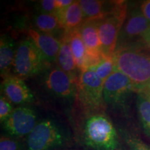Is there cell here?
<instances>
[{
  "label": "cell",
  "instance_id": "cell-23",
  "mask_svg": "<svg viewBox=\"0 0 150 150\" xmlns=\"http://www.w3.org/2000/svg\"><path fill=\"white\" fill-rule=\"evenodd\" d=\"M37 10L41 13L56 15V0H42L37 4Z\"/></svg>",
  "mask_w": 150,
  "mask_h": 150
},
{
  "label": "cell",
  "instance_id": "cell-8",
  "mask_svg": "<svg viewBox=\"0 0 150 150\" xmlns=\"http://www.w3.org/2000/svg\"><path fill=\"white\" fill-rule=\"evenodd\" d=\"M131 92H135V89L130 79L117 70L114 71L104 83V102L112 107L122 106Z\"/></svg>",
  "mask_w": 150,
  "mask_h": 150
},
{
  "label": "cell",
  "instance_id": "cell-3",
  "mask_svg": "<svg viewBox=\"0 0 150 150\" xmlns=\"http://www.w3.org/2000/svg\"><path fill=\"white\" fill-rule=\"evenodd\" d=\"M104 83L93 69L87 68L80 72L76 81V98L84 111L102 113L106 106L103 95Z\"/></svg>",
  "mask_w": 150,
  "mask_h": 150
},
{
  "label": "cell",
  "instance_id": "cell-29",
  "mask_svg": "<svg viewBox=\"0 0 150 150\" xmlns=\"http://www.w3.org/2000/svg\"><path fill=\"white\" fill-rule=\"evenodd\" d=\"M141 94H143V95H146V96L150 97V90H149V91L147 92H145V93H142Z\"/></svg>",
  "mask_w": 150,
  "mask_h": 150
},
{
  "label": "cell",
  "instance_id": "cell-18",
  "mask_svg": "<svg viewBox=\"0 0 150 150\" xmlns=\"http://www.w3.org/2000/svg\"><path fill=\"white\" fill-rule=\"evenodd\" d=\"M68 36L71 50L74 56L75 63L81 72L87 68L88 53L87 50L77 30L65 32Z\"/></svg>",
  "mask_w": 150,
  "mask_h": 150
},
{
  "label": "cell",
  "instance_id": "cell-9",
  "mask_svg": "<svg viewBox=\"0 0 150 150\" xmlns=\"http://www.w3.org/2000/svg\"><path fill=\"white\" fill-rule=\"evenodd\" d=\"M149 28L150 22L142 14L140 8H133L127 14L120 32L117 47L130 45L134 41H141L142 35Z\"/></svg>",
  "mask_w": 150,
  "mask_h": 150
},
{
  "label": "cell",
  "instance_id": "cell-22",
  "mask_svg": "<svg viewBox=\"0 0 150 150\" xmlns=\"http://www.w3.org/2000/svg\"><path fill=\"white\" fill-rule=\"evenodd\" d=\"M13 110L11 103L4 95L0 97V122L4 123Z\"/></svg>",
  "mask_w": 150,
  "mask_h": 150
},
{
  "label": "cell",
  "instance_id": "cell-14",
  "mask_svg": "<svg viewBox=\"0 0 150 150\" xmlns=\"http://www.w3.org/2000/svg\"><path fill=\"white\" fill-rule=\"evenodd\" d=\"M60 40H61V47L58 54L56 63L62 70L67 73L74 81H77L79 76L78 73H80V72L75 63L67 33L64 32V34Z\"/></svg>",
  "mask_w": 150,
  "mask_h": 150
},
{
  "label": "cell",
  "instance_id": "cell-25",
  "mask_svg": "<svg viewBox=\"0 0 150 150\" xmlns=\"http://www.w3.org/2000/svg\"><path fill=\"white\" fill-rule=\"evenodd\" d=\"M125 137L131 150H150L149 146L146 145L138 138L131 135H125Z\"/></svg>",
  "mask_w": 150,
  "mask_h": 150
},
{
  "label": "cell",
  "instance_id": "cell-7",
  "mask_svg": "<svg viewBox=\"0 0 150 150\" xmlns=\"http://www.w3.org/2000/svg\"><path fill=\"white\" fill-rule=\"evenodd\" d=\"M42 83L54 96L65 99L76 97V81L58 65L47 67L43 74Z\"/></svg>",
  "mask_w": 150,
  "mask_h": 150
},
{
  "label": "cell",
  "instance_id": "cell-6",
  "mask_svg": "<svg viewBox=\"0 0 150 150\" xmlns=\"http://www.w3.org/2000/svg\"><path fill=\"white\" fill-rule=\"evenodd\" d=\"M63 131L54 121L43 120L27 136V150H52L66 142Z\"/></svg>",
  "mask_w": 150,
  "mask_h": 150
},
{
  "label": "cell",
  "instance_id": "cell-20",
  "mask_svg": "<svg viewBox=\"0 0 150 150\" xmlns=\"http://www.w3.org/2000/svg\"><path fill=\"white\" fill-rule=\"evenodd\" d=\"M137 109L142 127L150 136V97L138 93Z\"/></svg>",
  "mask_w": 150,
  "mask_h": 150
},
{
  "label": "cell",
  "instance_id": "cell-13",
  "mask_svg": "<svg viewBox=\"0 0 150 150\" xmlns=\"http://www.w3.org/2000/svg\"><path fill=\"white\" fill-rule=\"evenodd\" d=\"M28 35L40 50L49 64L56 62L58 54L61 47V40L56 36L34 29H29Z\"/></svg>",
  "mask_w": 150,
  "mask_h": 150
},
{
  "label": "cell",
  "instance_id": "cell-27",
  "mask_svg": "<svg viewBox=\"0 0 150 150\" xmlns=\"http://www.w3.org/2000/svg\"><path fill=\"white\" fill-rule=\"evenodd\" d=\"M142 14L145 16V18L150 22V0L143 1L139 7Z\"/></svg>",
  "mask_w": 150,
  "mask_h": 150
},
{
  "label": "cell",
  "instance_id": "cell-19",
  "mask_svg": "<svg viewBox=\"0 0 150 150\" xmlns=\"http://www.w3.org/2000/svg\"><path fill=\"white\" fill-rule=\"evenodd\" d=\"M33 24L34 29L53 35L64 31L56 15L39 13L33 17Z\"/></svg>",
  "mask_w": 150,
  "mask_h": 150
},
{
  "label": "cell",
  "instance_id": "cell-2",
  "mask_svg": "<svg viewBox=\"0 0 150 150\" xmlns=\"http://www.w3.org/2000/svg\"><path fill=\"white\" fill-rule=\"evenodd\" d=\"M83 138L86 145L95 150H115L118 146L117 131L103 113L91 114L86 118Z\"/></svg>",
  "mask_w": 150,
  "mask_h": 150
},
{
  "label": "cell",
  "instance_id": "cell-10",
  "mask_svg": "<svg viewBox=\"0 0 150 150\" xmlns=\"http://www.w3.org/2000/svg\"><path fill=\"white\" fill-rule=\"evenodd\" d=\"M35 112L27 106L14 108L10 116L3 123L4 130L13 137L28 136L37 125Z\"/></svg>",
  "mask_w": 150,
  "mask_h": 150
},
{
  "label": "cell",
  "instance_id": "cell-26",
  "mask_svg": "<svg viewBox=\"0 0 150 150\" xmlns=\"http://www.w3.org/2000/svg\"><path fill=\"white\" fill-rule=\"evenodd\" d=\"M56 8H57V11H56V14L60 13L63 12L65 9L68 8L74 2L72 0H56Z\"/></svg>",
  "mask_w": 150,
  "mask_h": 150
},
{
  "label": "cell",
  "instance_id": "cell-28",
  "mask_svg": "<svg viewBox=\"0 0 150 150\" xmlns=\"http://www.w3.org/2000/svg\"><path fill=\"white\" fill-rule=\"evenodd\" d=\"M141 42L145 47L150 49V28L142 35Z\"/></svg>",
  "mask_w": 150,
  "mask_h": 150
},
{
  "label": "cell",
  "instance_id": "cell-17",
  "mask_svg": "<svg viewBox=\"0 0 150 150\" xmlns=\"http://www.w3.org/2000/svg\"><path fill=\"white\" fill-rule=\"evenodd\" d=\"M83 11L85 21L99 20L104 18L112 10L115 4V1L100 0H81L79 1Z\"/></svg>",
  "mask_w": 150,
  "mask_h": 150
},
{
  "label": "cell",
  "instance_id": "cell-21",
  "mask_svg": "<svg viewBox=\"0 0 150 150\" xmlns=\"http://www.w3.org/2000/svg\"><path fill=\"white\" fill-rule=\"evenodd\" d=\"M91 69H93L99 78L104 82L106 79L116 70L113 56L109 58L103 57L102 61Z\"/></svg>",
  "mask_w": 150,
  "mask_h": 150
},
{
  "label": "cell",
  "instance_id": "cell-5",
  "mask_svg": "<svg viewBox=\"0 0 150 150\" xmlns=\"http://www.w3.org/2000/svg\"><path fill=\"white\" fill-rule=\"evenodd\" d=\"M50 65L31 39L28 38L20 41L13 66L16 76L23 80L32 77L45 70Z\"/></svg>",
  "mask_w": 150,
  "mask_h": 150
},
{
  "label": "cell",
  "instance_id": "cell-24",
  "mask_svg": "<svg viewBox=\"0 0 150 150\" xmlns=\"http://www.w3.org/2000/svg\"><path fill=\"white\" fill-rule=\"evenodd\" d=\"M0 150H22V145L14 138L1 136L0 138Z\"/></svg>",
  "mask_w": 150,
  "mask_h": 150
},
{
  "label": "cell",
  "instance_id": "cell-1",
  "mask_svg": "<svg viewBox=\"0 0 150 150\" xmlns=\"http://www.w3.org/2000/svg\"><path fill=\"white\" fill-rule=\"evenodd\" d=\"M116 70L126 75L135 92L150 90V53L138 45L117 47L113 55Z\"/></svg>",
  "mask_w": 150,
  "mask_h": 150
},
{
  "label": "cell",
  "instance_id": "cell-15",
  "mask_svg": "<svg viewBox=\"0 0 150 150\" xmlns=\"http://www.w3.org/2000/svg\"><path fill=\"white\" fill-rule=\"evenodd\" d=\"M16 50L13 39L8 35H1L0 39V72L3 79L11 74Z\"/></svg>",
  "mask_w": 150,
  "mask_h": 150
},
{
  "label": "cell",
  "instance_id": "cell-4",
  "mask_svg": "<svg viewBox=\"0 0 150 150\" xmlns=\"http://www.w3.org/2000/svg\"><path fill=\"white\" fill-rule=\"evenodd\" d=\"M127 16L125 1H115V4L108 15L98 21V31L102 56H113L117 47L118 37Z\"/></svg>",
  "mask_w": 150,
  "mask_h": 150
},
{
  "label": "cell",
  "instance_id": "cell-11",
  "mask_svg": "<svg viewBox=\"0 0 150 150\" xmlns=\"http://www.w3.org/2000/svg\"><path fill=\"white\" fill-rule=\"evenodd\" d=\"M98 21L99 20L85 21L76 29L87 50V68L95 67L103 59L99 35Z\"/></svg>",
  "mask_w": 150,
  "mask_h": 150
},
{
  "label": "cell",
  "instance_id": "cell-16",
  "mask_svg": "<svg viewBox=\"0 0 150 150\" xmlns=\"http://www.w3.org/2000/svg\"><path fill=\"white\" fill-rule=\"evenodd\" d=\"M56 16L65 32H70L79 29L85 22L79 1H74L68 8Z\"/></svg>",
  "mask_w": 150,
  "mask_h": 150
},
{
  "label": "cell",
  "instance_id": "cell-12",
  "mask_svg": "<svg viewBox=\"0 0 150 150\" xmlns=\"http://www.w3.org/2000/svg\"><path fill=\"white\" fill-rule=\"evenodd\" d=\"M1 94L16 105H24L32 102L33 94L22 79L10 74L4 78L1 84Z\"/></svg>",
  "mask_w": 150,
  "mask_h": 150
}]
</instances>
